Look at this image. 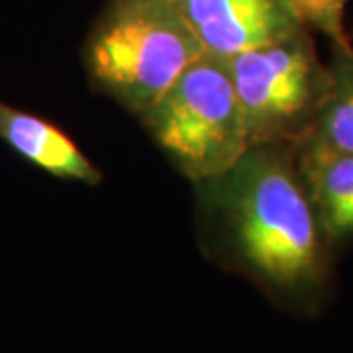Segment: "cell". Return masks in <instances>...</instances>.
Wrapping results in <instances>:
<instances>
[{
	"instance_id": "cell-5",
	"label": "cell",
	"mask_w": 353,
	"mask_h": 353,
	"mask_svg": "<svg viewBox=\"0 0 353 353\" xmlns=\"http://www.w3.org/2000/svg\"><path fill=\"white\" fill-rule=\"evenodd\" d=\"M204 53L230 59L294 36L306 26L292 0H173Z\"/></svg>"
},
{
	"instance_id": "cell-1",
	"label": "cell",
	"mask_w": 353,
	"mask_h": 353,
	"mask_svg": "<svg viewBox=\"0 0 353 353\" xmlns=\"http://www.w3.org/2000/svg\"><path fill=\"white\" fill-rule=\"evenodd\" d=\"M222 228V255L289 312L316 316L334 289V248L296 167V145H259L202 183Z\"/></svg>"
},
{
	"instance_id": "cell-4",
	"label": "cell",
	"mask_w": 353,
	"mask_h": 353,
	"mask_svg": "<svg viewBox=\"0 0 353 353\" xmlns=\"http://www.w3.org/2000/svg\"><path fill=\"white\" fill-rule=\"evenodd\" d=\"M250 148L301 145L310 136L330 88L312 30L226 59Z\"/></svg>"
},
{
	"instance_id": "cell-6",
	"label": "cell",
	"mask_w": 353,
	"mask_h": 353,
	"mask_svg": "<svg viewBox=\"0 0 353 353\" xmlns=\"http://www.w3.org/2000/svg\"><path fill=\"white\" fill-rule=\"evenodd\" d=\"M296 167L334 252L353 240V153L312 139L296 145Z\"/></svg>"
},
{
	"instance_id": "cell-7",
	"label": "cell",
	"mask_w": 353,
	"mask_h": 353,
	"mask_svg": "<svg viewBox=\"0 0 353 353\" xmlns=\"http://www.w3.org/2000/svg\"><path fill=\"white\" fill-rule=\"evenodd\" d=\"M0 139L28 163L57 176L99 185L102 173L61 128L0 101Z\"/></svg>"
},
{
	"instance_id": "cell-9",
	"label": "cell",
	"mask_w": 353,
	"mask_h": 353,
	"mask_svg": "<svg viewBox=\"0 0 353 353\" xmlns=\"http://www.w3.org/2000/svg\"><path fill=\"white\" fill-rule=\"evenodd\" d=\"M306 28L328 36L332 43H350L343 14L350 0H292Z\"/></svg>"
},
{
	"instance_id": "cell-8",
	"label": "cell",
	"mask_w": 353,
	"mask_h": 353,
	"mask_svg": "<svg viewBox=\"0 0 353 353\" xmlns=\"http://www.w3.org/2000/svg\"><path fill=\"white\" fill-rule=\"evenodd\" d=\"M330 88L322 112L306 139L353 153V46L332 43Z\"/></svg>"
},
{
	"instance_id": "cell-2",
	"label": "cell",
	"mask_w": 353,
	"mask_h": 353,
	"mask_svg": "<svg viewBox=\"0 0 353 353\" xmlns=\"http://www.w3.org/2000/svg\"><path fill=\"white\" fill-rule=\"evenodd\" d=\"M202 55L173 0H110L85 46L92 85L138 118Z\"/></svg>"
},
{
	"instance_id": "cell-3",
	"label": "cell",
	"mask_w": 353,
	"mask_h": 353,
	"mask_svg": "<svg viewBox=\"0 0 353 353\" xmlns=\"http://www.w3.org/2000/svg\"><path fill=\"white\" fill-rule=\"evenodd\" d=\"M185 176L208 183L250 152V138L226 59L204 53L139 116Z\"/></svg>"
}]
</instances>
